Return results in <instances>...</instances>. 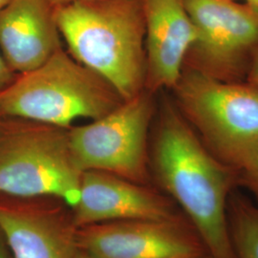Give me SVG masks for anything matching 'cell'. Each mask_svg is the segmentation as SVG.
Returning <instances> with one entry per match:
<instances>
[{
	"label": "cell",
	"instance_id": "6",
	"mask_svg": "<svg viewBox=\"0 0 258 258\" xmlns=\"http://www.w3.org/2000/svg\"><path fill=\"white\" fill-rule=\"evenodd\" d=\"M154 113L153 93L146 89L102 118L70 127V148L79 168L150 185L149 131Z\"/></svg>",
	"mask_w": 258,
	"mask_h": 258
},
{
	"label": "cell",
	"instance_id": "13",
	"mask_svg": "<svg viewBox=\"0 0 258 258\" xmlns=\"http://www.w3.org/2000/svg\"><path fill=\"white\" fill-rule=\"evenodd\" d=\"M228 222L235 258H258V206L232 192L228 205Z\"/></svg>",
	"mask_w": 258,
	"mask_h": 258
},
{
	"label": "cell",
	"instance_id": "11",
	"mask_svg": "<svg viewBox=\"0 0 258 258\" xmlns=\"http://www.w3.org/2000/svg\"><path fill=\"white\" fill-rule=\"evenodd\" d=\"M146 26V89L173 88L179 81L196 30L184 0H143Z\"/></svg>",
	"mask_w": 258,
	"mask_h": 258
},
{
	"label": "cell",
	"instance_id": "19",
	"mask_svg": "<svg viewBox=\"0 0 258 258\" xmlns=\"http://www.w3.org/2000/svg\"><path fill=\"white\" fill-rule=\"evenodd\" d=\"M54 6L56 5H61V4H65V3H69L72 1H77V0H49Z\"/></svg>",
	"mask_w": 258,
	"mask_h": 258
},
{
	"label": "cell",
	"instance_id": "14",
	"mask_svg": "<svg viewBox=\"0 0 258 258\" xmlns=\"http://www.w3.org/2000/svg\"><path fill=\"white\" fill-rule=\"evenodd\" d=\"M237 183L243 185L258 206V146L253 148L236 169Z\"/></svg>",
	"mask_w": 258,
	"mask_h": 258
},
{
	"label": "cell",
	"instance_id": "20",
	"mask_svg": "<svg viewBox=\"0 0 258 258\" xmlns=\"http://www.w3.org/2000/svg\"><path fill=\"white\" fill-rule=\"evenodd\" d=\"M74 258H92L90 257L88 254H86L85 252H83L82 250H80L79 249V251L76 253V255H75Z\"/></svg>",
	"mask_w": 258,
	"mask_h": 258
},
{
	"label": "cell",
	"instance_id": "12",
	"mask_svg": "<svg viewBox=\"0 0 258 258\" xmlns=\"http://www.w3.org/2000/svg\"><path fill=\"white\" fill-rule=\"evenodd\" d=\"M61 48L49 0H10L0 11V52L16 74L43 64Z\"/></svg>",
	"mask_w": 258,
	"mask_h": 258
},
{
	"label": "cell",
	"instance_id": "1",
	"mask_svg": "<svg viewBox=\"0 0 258 258\" xmlns=\"http://www.w3.org/2000/svg\"><path fill=\"white\" fill-rule=\"evenodd\" d=\"M149 138V172L169 197L213 258H235L228 205L236 171L204 145L176 105L163 103Z\"/></svg>",
	"mask_w": 258,
	"mask_h": 258
},
{
	"label": "cell",
	"instance_id": "22",
	"mask_svg": "<svg viewBox=\"0 0 258 258\" xmlns=\"http://www.w3.org/2000/svg\"><path fill=\"white\" fill-rule=\"evenodd\" d=\"M197 258H213L211 254H209L207 251L204 252L203 254H201L200 256H198Z\"/></svg>",
	"mask_w": 258,
	"mask_h": 258
},
{
	"label": "cell",
	"instance_id": "7",
	"mask_svg": "<svg viewBox=\"0 0 258 258\" xmlns=\"http://www.w3.org/2000/svg\"><path fill=\"white\" fill-rule=\"evenodd\" d=\"M196 30L184 65L224 82L246 79L258 50V13L235 0H184Z\"/></svg>",
	"mask_w": 258,
	"mask_h": 258
},
{
	"label": "cell",
	"instance_id": "17",
	"mask_svg": "<svg viewBox=\"0 0 258 258\" xmlns=\"http://www.w3.org/2000/svg\"><path fill=\"white\" fill-rule=\"evenodd\" d=\"M0 258H13L1 231H0Z\"/></svg>",
	"mask_w": 258,
	"mask_h": 258
},
{
	"label": "cell",
	"instance_id": "8",
	"mask_svg": "<svg viewBox=\"0 0 258 258\" xmlns=\"http://www.w3.org/2000/svg\"><path fill=\"white\" fill-rule=\"evenodd\" d=\"M77 240L92 258H197L206 252L184 216L94 224L78 228Z\"/></svg>",
	"mask_w": 258,
	"mask_h": 258
},
{
	"label": "cell",
	"instance_id": "5",
	"mask_svg": "<svg viewBox=\"0 0 258 258\" xmlns=\"http://www.w3.org/2000/svg\"><path fill=\"white\" fill-rule=\"evenodd\" d=\"M68 129L0 120V194L52 196L71 208L77 205L83 171L75 162Z\"/></svg>",
	"mask_w": 258,
	"mask_h": 258
},
{
	"label": "cell",
	"instance_id": "9",
	"mask_svg": "<svg viewBox=\"0 0 258 258\" xmlns=\"http://www.w3.org/2000/svg\"><path fill=\"white\" fill-rule=\"evenodd\" d=\"M0 231L13 258H74L79 251L72 209L52 196L0 194Z\"/></svg>",
	"mask_w": 258,
	"mask_h": 258
},
{
	"label": "cell",
	"instance_id": "15",
	"mask_svg": "<svg viewBox=\"0 0 258 258\" xmlns=\"http://www.w3.org/2000/svg\"><path fill=\"white\" fill-rule=\"evenodd\" d=\"M18 74H16L4 59L0 52V91L8 87L13 83Z\"/></svg>",
	"mask_w": 258,
	"mask_h": 258
},
{
	"label": "cell",
	"instance_id": "10",
	"mask_svg": "<svg viewBox=\"0 0 258 258\" xmlns=\"http://www.w3.org/2000/svg\"><path fill=\"white\" fill-rule=\"evenodd\" d=\"M77 228L122 220H166L184 216L174 202L151 184L103 171H83L81 197L71 208Z\"/></svg>",
	"mask_w": 258,
	"mask_h": 258
},
{
	"label": "cell",
	"instance_id": "18",
	"mask_svg": "<svg viewBox=\"0 0 258 258\" xmlns=\"http://www.w3.org/2000/svg\"><path fill=\"white\" fill-rule=\"evenodd\" d=\"M245 3L258 13V0H245Z\"/></svg>",
	"mask_w": 258,
	"mask_h": 258
},
{
	"label": "cell",
	"instance_id": "16",
	"mask_svg": "<svg viewBox=\"0 0 258 258\" xmlns=\"http://www.w3.org/2000/svg\"><path fill=\"white\" fill-rule=\"evenodd\" d=\"M247 83L258 88V50L252 56V59L249 64V70L246 77Z\"/></svg>",
	"mask_w": 258,
	"mask_h": 258
},
{
	"label": "cell",
	"instance_id": "21",
	"mask_svg": "<svg viewBox=\"0 0 258 258\" xmlns=\"http://www.w3.org/2000/svg\"><path fill=\"white\" fill-rule=\"evenodd\" d=\"M10 0H0V11L4 8V6L9 2Z\"/></svg>",
	"mask_w": 258,
	"mask_h": 258
},
{
	"label": "cell",
	"instance_id": "3",
	"mask_svg": "<svg viewBox=\"0 0 258 258\" xmlns=\"http://www.w3.org/2000/svg\"><path fill=\"white\" fill-rule=\"evenodd\" d=\"M123 102L110 83L59 48L0 91V120L70 128L76 120H98Z\"/></svg>",
	"mask_w": 258,
	"mask_h": 258
},
{
	"label": "cell",
	"instance_id": "2",
	"mask_svg": "<svg viewBox=\"0 0 258 258\" xmlns=\"http://www.w3.org/2000/svg\"><path fill=\"white\" fill-rule=\"evenodd\" d=\"M55 16L69 54L124 101L146 90L143 0H77L55 6Z\"/></svg>",
	"mask_w": 258,
	"mask_h": 258
},
{
	"label": "cell",
	"instance_id": "4",
	"mask_svg": "<svg viewBox=\"0 0 258 258\" xmlns=\"http://www.w3.org/2000/svg\"><path fill=\"white\" fill-rule=\"evenodd\" d=\"M176 106L222 163L235 171L258 146V88L224 82L184 65L172 88Z\"/></svg>",
	"mask_w": 258,
	"mask_h": 258
}]
</instances>
